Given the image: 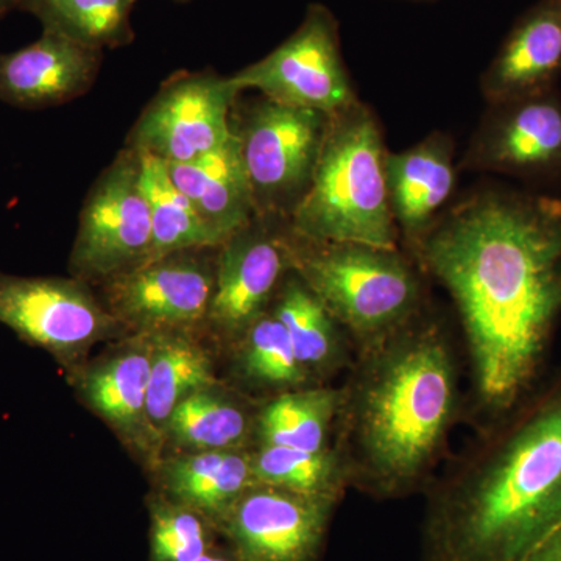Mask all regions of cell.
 Returning <instances> with one entry per match:
<instances>
[{"label":"cell","mask_w":561,"mask_h":561,"mask_svg":"<svg viewBox=\"0 0 561 561\" xmlns=\"http://www.w3.org/2000/svg\"><path fill=\"white\" fill-rule=\"evenodd\" d=\"M241 91L214 70L179 72L133 125L125 147L164 162H187L232 136V110Z\"/></svg>","instance_id":"obj_9"},{"label":"cell","mask_w":561,"mask_h":561,"mask_svg":"<svg viewBox=\"0 0 561 561\" xmlns=\"http://www.w3.org/2000/svg\"><path fill=\"white\" fill-rule=\"evenodd\" d=\"M561 76V0H540L513 25L481 88L486 103L553 90Z\"/></svg>","instance_id":"obj_17"},{"label":"cell","mask_w":561,"mask_h":561,"mask_svg":"<svg viewBox=\"0 0 561 561\" xmlns=\"http://www.w3.org/2000/svg\"><path fill=\"white\" fill-rule=\"evenodd\" d=\"M289 220L254 216L217 250L216 284L206 323L238 341L271 311L280 283L291 271Z\"/></svg>","instance_id":"obj_13"},{"label":"cell","mask_w":561,"mask_h":561,"mask_svg":"<svg viewBox=\"0 0 561 561\" xmlns=\"http://www.w3.org/2000/svg\"><path fill=\"white\" fill-rule=\"evenodd\" d=\"M412 257L459 312L468 412L482 434L538 389L561 317V201L482 187L446 210Z\"/></svg>","instance_id":"obj_1"},{"label":"cell","mask_w":561,"mask_h":561,"mask_svg":"<svg viewBox=\"0 0 561 561\" xmlns=\"http://www.w3.org/2000/svg\"><path fill=\"white\" fill-rule=\"evenodd\" d=\"M101 66L102 50L43 32L31 46L0 54V102L43 110L76 101L91 90Z\"/></svg>","instance_id":"obj_15"},{"label":"cell","mask_w":561,"mask_h":561,"mask_svg":"<svg viewBox=\"0 0 561 561\" xmlns=\"http://www.w3.org/2000/svg\"><path fill=\"white\" fill-rule=\"evenodd\" d=\"M337 505L256 482L217 530L241 561H319Z\"/></svg>","instance_id":"obj_14"},{"label":"cell","mask_w":561,"mask_h":561,"mask_svg":"<svg viewBox=\"0 0 561 561\" xmlns=\"http://www.w3.org/2000/svg\"><path fill=\"white\" fill-rule=\"evenodd\" d=\"M451 136L435 131L409 149L387 151L386 180L398 234L411 254L443 216L456 190Z\"/></svg>","instance_id":"obj_16"},{"label":"cell","mask_w":561,"mask_h":561,"mask_svg":"<svg viewBox=\"0 0 561 561\" xmlns=\"http://www.w3.org/2000/svg\"><path fill=\"white\" fill-rule=\"evenodd\" d=\"M195 561H241L239 557L236 556V552L232 549H228V551H221V549L210 548L208 552L203 553L201 559Z\"/></svg>","instance_id":"obj_31"},{"label":"cell","mask_w":561,"mask_h":561,"mask_svg":"<svg viewBox=\"0 0 561 561\" xmlns=\"http://www.w3.org/2000/svg\"><path fill=\"white\" fill-rule=\"evenodd\" d=\"M230 79L241 92L256 90L273 102L330 116L359 101L343 62L339 22L321 3L308 7L297 31L276 49Z\"/></svg>","instance_id":"obj_7"},{"label":"cell","mask_w":561,"mask_h":561,"mask_svg":"<svg viewBox=\"0 0 561 561\" xmlns=\"http://www.w3.org/2000/svg\"><path fill=\"white\" fill-rule=\"evenodd\" d=\"M151 367L147 426L151 438L164 437L173 409L197 391L217 386L213 359L191 331L149 334Z\"/></svg>","instance_id":"obj_22"},{"label":"cell","mask_w":561,"mask_h":561,"mask_svg":"<svg viewBox=\"0 0 561 561\" xmlns=\"http://www.w3.org/2000/svg\"><path fill=\"white\" fill-rule=\"evenodd\" d=\"M231 124L257 216L289 220L311 187L330 114L261 95L242 108L236 102Z\"/></svg>","instance_id":"obj_6"},{"label":"cell","mask_w":561,"mask_h":561,"mask_svg":"<svg viewBox=\"0 0 561 561\" xmlns=\"http://www.w3.org/2000/svg\"><path fill=\"white\" fill-rule=\"evenodd\" d=\"M0 323L62 364L79 359L121 327L87 280L5 273H0Z\"/></svg>","instance_id":"obj_10"},{"label":"cell","mask_w":561,"mask_h":561,"mask_svg":"<svg viewBox=\"0 0 561 561\" xmlns=\"http://www.w3.org/2000/svg\"><path fill=\"white\" fill-rule=\"evenodd\" d=\"M254 481L265 485L319 497L342 501L350 489L341 457L334 448L311 453L276 445H254L250 449Z\"/></svg>","instance_id":"obj_27"},{"label":"cell","mask_w":561,"mask_h":561,"mask_svg":"<svg viewBox=\"0 0 561 561\" xmlns=\"http://www.w3.org/2000/svg\"><path fill=\"white\" fill-rule=\"evenodd\" d=\"M139 158L140 184L149 202L151 217V247L147 262L180 251L224 245L225 242L202 220L186 195L175 186L168 164L151 154L139 153Z\"/></svg>","instance_id":"obj_25"},{"label":"cell","mask_w":561,"mask_h":561,"mask_svg":"<svg viewBox=\"0 0 561 561\" xmlns=\"http://www.w3.org/2000/svg\"><path fill=\"white\" fill-rule=\"evenodd\" d=\"M256 413L219 387L197 391L173 409L164 437L191 453L247 449L254 440Z\"/></svg>","instance_id":"obj_24"},{"label":"cell","mask_w":561,"mask_h":561,"mask_svg":"<svg viewBox=\"0 0 561 561\" xmlns=\"http://www.w3.org/2000/svg\"><path fill=\"white\" fill-rule=\"evenodd\" d=\"M238 371L253 389L284 391L317 386L297 359L286 328L271 311L238 339Z\"/></svg>","instance_id":"obj_28"},{"label":"cell","mask_w":561,"mask_h":561,"mask_svg":"<svg viewBox=\"0 0 561 561\" xmlns=\"http://www.w3.org/2000/svg\"><path fill=\"white\" fill-rule=\"evenodd\" d=\"M165 164L175 186L221 241L227 242L256 216L241 142L234 130L230 139L209 153Z\"/></svg>","instance_id":"obj_18"},{"label":"cell","mask_w":561,"mask_h":561,"mask_svg":"<svg viewBox=\"0 0 561 561\" xmlns=\"http://www.w3.org/2000/svg\"><path fill=\"white\" fill-rule=\"evenodd\" d=\"M136 0H21L44 32L57 33L90 49L121 47L135 38L130 14Z\"/></svg>","instance_id":"obj_26"},{"label":"cell","mask_w":561,"mask_h":561,"mask_svg":"<svg viewBox=\"0 0 561 561\" xmlns=\"http://www.w3.org/2000/svg\"><path fill=\"white\" fill-rule=\"evenodd\" d=\"M460 413L451 335L426 306L351 362L332 443L350 489L378 501L426 490Z\"/></svg>","instance_id":"obj_2"},{"label":"cell","mask_w":561,"mask_h":561,"mask_svg":"<svg viewBox=\"0 0 561 561\" xmlns=\"http://www.w3.org/2000/svg\"><path fill=\"white\" fill-rule=\"evenodd\" d=\"M271 312L286 328L297 359L317 386L348 370L356 354L353 342L294 271L280 283Z\"/></svg>","instance_id":"obj_19"},{"label":"cell","mask_w":561,"mask_h":561,"mask_svg":"<svg viewBox=\"0 0 561 561\" xmlns=\"http://www.w3.org/2000/svg\"><path fill=\"white\" fill-rule=\"evenodd\" d=\"M21 0H0V18L5 16L11 9H20Z\"/></svg>","instance_id":"obj_32"},{"label":"cell","mask_w":561,"mask_h":561,"mask_svg":"<svg viewBox=\"0 0 561 561\" xmlns=\"http://www.w3.org/2000/svg\"><path fill=\"white\" fill-rule=\"evenodd\" d=\"M524 561H561V523L549 531L548 537Z\"/></svg>","instance_id":"obj_30"},{"label":"cell","mask_w":561,"mask_h":561,"mask_svg":"<svg viewBox=\"0 0 561 561\" xmlns=\"http://www.w3.org/2000/svg\"><path fill=\"white\" fill-rule=\"evenodd\" d=\"M183 2H184V0H183Z\"/></svg>","instance_id":"obj_33"},{"label":"cell","mask_w":561,"mask_h":561,"mask_svg":"<svg viewBox=\"0 0 561 561\" xmlns=\"http://www.w3.org/2000/svg\"><path fill=\"white\" fill-rule=\"evenodd\" d=\"M187 250L106 280L105 306L136 334L191 331L208 319L217 256Z\"/></svg>","instance_id":"obj_11"},{"label":"cell","mask_w":561,"mask_h":561,"mask_svg":"<svg viewBox=\"0 0 561 561\" xmlns=\"http://www.w3.org/2000/svg\"><path fill=\"white\" fill-rule=\"evenodd\" d=\"M387 149L375 113L360 101L331 114L311 187L291 214V231L312 241L398 249Z\"/></svg>","instance_id":"obj_4"},{"label":"cell","mask_w":561,"mask_h":561,"mask_svg":"<svg viewBox=\"0 0 561 561\" xmlns=\"http://www.w3.org/2000/svg\"><path fill=\"white\" fill-rule=\"evenodd\" d=\"M424 491V561L526 560L561 523V370Z\"/></svg>","instance_id":"obj_3"},{"label":"cell","mask_w":561,"mask_h":561,"mask_svg":"<svg viewBox=\"0 0 561 561\" xmlns=\"http://www.w3.org/2000/svg\"><path fill=\"white\" fill-rule=\"evenodd\" d=\"M150 247L151 217L140 184L139 153L124 147L88 192L70 272L83 280H110L146 264Z\"/></svg>","instance_id":"obj_8"},{"label":"cell","mask_w":561,"mask_h":561,"mask_svg":"<svg viewBox=\"0 0 561 561\" xmlns=\"http://www.w3.org/2000/svg\"><path fill=\"white\" fill-rule=\"evenodd\" d=\"M161 479L171 501L201 513L216 529L256 483L250 449L183 454L162 465Z\"/></svg>","instance_id":"obj_20"},{"label":"cell","mask_w":561,"mask_h":561,"mask_svg":"<svg viewBox=\"0 0 561 561\" xmlns=\"http://www.w3.org/2000/svg\"><path fill=\"white\" fill-rule=\"evenodd\" d=\"M150 367V335L138 334L81 378L84 400L125 437H150L146 415Z\"/></svg>","instance_id":"obj_21"},{"label":"cell","mask_w":561,"mask_h":561,"mask_svg":"<svg viewBox=\"0 0 561 561\" xmlns=\"http://www.w3.org/2000/svg\"><path fill=\"white\" fill-rule=\"evenodd\" d=\"M529 183L561 180V98L557 88L489 103L460 164Z\"/></svg>","instance_id":"obj_12"},{"label":"cell","mask_w":561,"mask_h":561,"mask_svg":"<svg viewBox=\"0 0 561 561\" xmlns=\"http://www.w3.org/2000/svg\"><path fill=\"white\" fill-rule=\"evenodd\" d=\"M341 387L312 386L284 391L256 413L254 442L320 453L332 448Z\"/></svg>","instance_id":"obj_23"},{"label":"cell","mask_w":561,"mask_h":561,"mask_svg":"<svg viewBox=\"0 0 561 561\" xmlns=\"http://www.w3.org/2000/svg\"><path fill=\"white\" fill-rule=\"evenodd\" d=\"M208 518L179 502L161 501L151 508L150 561H195L213 548Z\"/></svg>","instance_id":"obj_29"},{"label":"cell","mask_w":561,"mask_h":561,"mask_svg":"<svg viewBox=\"0 0 561 561\" xmlns=\"http://www.w3.org/2000/svg\"><path fill=\"white\" fill-rule=\"evenodd\" d=\"M291 271L313 291L353 342L370 348L424 308L419 264L398 249L324 242L287 232Z\"/></svg>","instance_id":"obj_5"}]
</instances>
